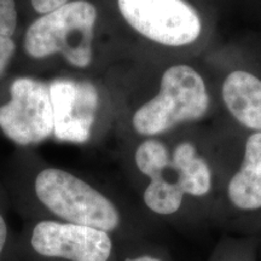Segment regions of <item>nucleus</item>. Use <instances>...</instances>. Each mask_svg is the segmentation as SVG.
<instances>
[{
  "label": "nucleus",
  "instance_id": "obj_1",
  "mask_svg": "<svg viewBox=\"0 0 261 261\" xmlns=\"http://www.w3.org/2000/svg\"><path fill=\"white\" fill-rule=\"evenodd\" d=\"M31 192L34 212L28 220L50 219L97 228L112 234L121 246L151 240L145 230L129 223L109 196L69 171L39 169L32 179Z\"/></svg>",
  "mask_w": 261,
  "mask_h": 261
},
{
  "label": "nucleus",
  "instance_id": "obj_2",
  "mask_svg": "<svg viewBox=\"0 0 261 261\" xmlns=\"http://www.w3.org/2000/svg\"><path fill=\"white\" fill-rule=\"evenodd\" d=\"M138 171L149 178L143 202L150 212L169 217L180 210L184 196L202 197L212 189V171L191 143H181L169 154L163 143L143 142L135 152Z\"/></svg>",
  "mask_w": 261,
  "mask_h": 261
},
{
  "label": "nucleus",
  "instance_id": "obj_3",
  "mask_svg": "<svg viewBox=\"0 0 261 261\" xmlns=\"http://www.w3.org/2000/svg\"><path fill=\"white\" fill-rule=\"evenodd\" d=\"M21 261H120L112 234L50 219L28 220L17 234Z\"/></svg>",
  "mask_w": 261,
  "mask_h": 261
},
{
  "label": "nucleus",
  "instance_id": "obj_4",
  "mask_svg": "<svg viewBox=\"0 0 261 261\" xmlns=\"http://www.w3.org/2000/svg\"><path fill=\"white\" fill-rule=\"evenodd\" d=\"M97 10L86 0H75L42 15L28 28L24 50L33 58L61 54L71 65L85 68L92 61Z\"/></svg>",
  "mask_w": 261,
  "mask_h": 261
},
{
  "label": "nucleus",
  "instance_id": "obj_5",
  "mask_svg": "<svg viewBox=\"0 0 261 261\" xmlns=\"http://www.w3.org/2000/svg\"><path fill=\"white\" fill-rule=\"evenodd\" d=\"M208 106L201 75L189 65H173L163 73L158 96L137 110L132 123L139 135H160L182 121L200 119Z\"/></svg>",
  "mask_w": 261,
  "mask_h": 261
},
{
  "label": "nucleus",
  "instance_id": "obj_6",
  "mask_svg": "<svg viewBox=\"0 0 261 261\" xmlns=\"http://www.w3.org/2000/svg\"><path fill=\"white\" fill-rule=\"evenodd\" d=\"M120 12L133 29L166 46H185L197 40L200 16L185 0H117Z\"/></svg>",
  "mask_w": 261,
  "mask_h": 261
},
{
  "label": "nucleus",
  "instance_id": "obj_7",
  "mask_svg": "<svg viewBox=\"0 0 261 261\" xmlns=\"http://www.w3.org/2000/svg\"><path fill=\"white\" fill-rule=\"evenodd\" d=\"M10 93V102L0 107V128L8 138L28 145L54 135V110L46 84L18 77L11 84Z\"/></svg>",
  "mask_w": 261,
  "mask_h": 261
},
{
  "label": "nucleus",
  "instance_id": "obj_8",
  "mask_svg": "<svg viewBox=\"0 0 261 261\" xmlns=\"http://www.w3.org/2000/svg\"><path fill=\"white\" fill-rule=\"evenodd\" d=\"M48 89L55 137L62 142H87L98 108L96 87L89 81L56 79L48 85Z\"/></svg>",
  "mask_w": 261,
  "mask_h": 261
},
{
  "label": "nucleus",
  "instance_id": "obj_9",
  "mask_svg": "<svg viewBox=\"0 0 261 261\" xmlns=\"http://www.w3.org/2000/svg\"><path fill=\"white\" fill-rule=\"evenodd\" d=\"M223 99L238 122L261 132V80L255 75L232 71L223 84Z\"/></svg>",
  "mask_w": 261,
  "mask_h": 261
},
{
  "label": "nucleus",
  "instance_id": "obj_10",
  "mask_svg": "<svg viewBox=\"0 0 261 261\" xmlns=\"http://www.w3.org/2000/svg\"><path fill=\"white\" fill-rule=\"evenodd\" d=\"M227 195L238 210H261V132L247 139L242 165L228 182Z\"/></svg>",
  "mask_w": 261,
  "mask_h": 261
},
{
  "label": "nucleus",
  "instance_id": "obj_11",
  "mask_svg": "<svg viewBox=\"0 0 261 261\" xmlns=\"http://www.w3.org/2000/svg\"><path fill=\"white\" fill-rule=\"evenodd\" d=\"M17 25V11L14 0H0V75L14 56L16 45L12 35Z\"/></svg>",
  "mask_w": 261,
  "mask_h": 261
},
{
  "label": "nucleus",
  "instance_id": "obj_12",
  "mask_svg": "<svg viewBox=\"0 0 261 261\" xmlns=\"http://www.w3.org/2000/svg\"><path fill=\"white\" fill-rule=\"evenodd\" d=\"M120 261H169L163 249L155 241L122 244Z\"/></svg>",
  "mask_w": 261,
  "mask_h": 261
},
{
  "label": "nucleus",
  "instance_id": "obj_13",
  "mask_svg": "<svg viewBox=\"0 0 261 261\" xmlns=\"http://www.w3.org/2000/svg\"><path fill=\"white\" fill-rule=\"evenodd\" d=\"M0 261H21L17 234L12 232L4 211L0 208Z\"/></svg>",
  "mask_w": 261,
  "mask_h": 261
},
{
  "label": "nucleus",
  "instance_id": "obj_14",
  "mask_svg": "<svg viewBox=\"0 0 261 261\" xmlns=\"http://www.w3.org/2000/svg\"><path fill=\"white\" fill-rule=\"evenodd\" d=\"M68 0H32V5L38 14L46 15L48 12L54 11L64 4H67Z\"/></svg>",
  "mask_w": 261,
  "mask_h": 261
}]
</instances>
